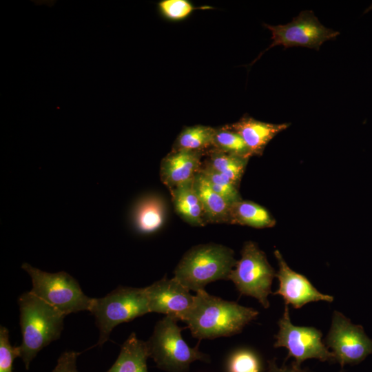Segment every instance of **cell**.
Wrapping results in <instances>:
<instances>
[{
    "label": "cell",
    "mask_w": 372,
    "mask_h": 372,
    "mask_svg": "<svg viewBox=\"0 0 372 372\" xmlns=\"http://www.w3.org/2000/svg\"><path fill=\"white\" fill-rule=\"evenodd\" d=\"M258 313L253 308L210 295L205 289L196 292L194 306L184 322L198 340L214 339L240 333Z\"/></svg>",
    "instance_id": "1"
},
{
    "label": "cell",
    "mask_w": 372,
    "mask_h": 372,
    "mask_svg": "<svg viewBox=\"0 0 372 372\" xmlns=\"http://www.w3.org/2000/svg\"><path fill=\"white\" fill-rule=\"evenodd\" d=\"M22 342L20 358L26 369L37 353L61 336L65 315L36 296L30 291L18 299Z\"/></svg>",
    "instance_id": "2"
},
{
    "label": "cell",
    "mask_w": 372,
    "mask_h": 372,
    "mask_svg": "<svg viewBox=\"0 0 372 372\" xmlns=\"http://www.w3.org/2000/svg\"><path fill=\"white\" fill-rule=\"evenodd\" d=\"M237 260L228 247L207 243L194 246L182 257L174 269V278L196 293L219 280H228Z\"/></svg>",
    "instance_id": "3"
},
{
    "label": "cell",
    "mask_w": 372,
    "mask_h": 372,
    "mask_svg": "<svg viewBox=\"0 0 372 372\" xmlns=\"http://www.w3.org/2000/svg\"><path fill=\"white\" fill-rule=\"evenodd\" d=\"M177 320L168 316L158 321L146 342L149 358L160 369L167 372H187L190 364L200 360L209 362V357L199 351L198 345L189 347L182 337Z\"/></svg>",
    "instance_id": "4"
},
{
    "label": "cell",
    "mask_w": 372,
    "mask_h": 372,
    "mask_svg": "<svg viewBox=\"0 0 372 372\" xmlns=\"http://www.w3.org/2000/svg\"><path fill=\"white\" fill-rule=\"evenodd\" d=\"M90 312L99 330L97 345L102 346L117 325L150 313L145 287L119 286L104 297L94 298Z\"/></svg>",
    "instance_id": "5"
},
{
    "label": "cell",
    "mask_w": 372,
    "mask_h": 372,
    "mask_svg": "<svg viewBox=\"0 0 372 372\" xmlns=\"http://www.w3.org/2000/svg\"><path fill=\"white\" fill-rule=\"evenodd\" d=\"M21 268L31 278L30 291L64 315L90 311L94 298L85 295L69 273L45 272L26 262Z\"/></svg>",
    "instance_id": "6"
},
{
    "label": "cell",
    "mask_w": 372,
    "mask_h": 372,
    "mask_svg": "<svg viewBox=\"0 0 372 372\" xmlns=\"http://www.w3.org/2000/svg\"><path fill=\"white\" fill-rule=\"evenodd\" d=\"M276 273L269 263L265 254L252 241L245 242L241 258L229 273L228 280L232 281L240 295L255 298L267 309L268 296Z\"/></svg>",
    "instance_id": "7"
},
{
    "label": "cell",
    "mask_w": 372,
    "mask_h": 372,
    "mask_svg": "<svg viewBox=\"0 0 372 372\" xmlns=\"http://www.w3.org/2000/svg\"><path fill=\"white\" fill-rule=\"evenodd\" d=\"M279 331L275 335L274 347H285L289 357L295 358V363L300 365L307 359L320 361L335 360L331 351L322 341V332L312 327L295 326L291 322L289 305L285 304L282 316L278 322Z\"/></svg>",
    "instance_id": "8"
},
{
    "label": "cell",
    "mask_w": 372,
    "mask_h": 372,
    "mask_svg": "<svg viewBox=\"0 0 372 372\" xmlns=\"http://www.w3.org/2000/svg\"><path fill=\"white\" fill-rule=\"evenodd\" d=\"M271 32V43L263 52L277 46L285 48L304 47L319 50L325 41L335 39L340 32L323 25L312 10L302 11L287 24H264Z\"/></svg>",
    "instance_id": "9"
},
{
    "label": "cell",
    "mask_w": 372,
    "mask_h": 372,
    "mask_svg": "<svg viewBox=\"0 0 372 372\" xmlns=\"http://www.w3.org/2000/svg\"><path fill=\"white\" fill-rule=\"evenodd\" d=\"M326 344L342 366L355 364L372 354V340L361 325L354 324L342 313L335 311Z\"/></svg>",
    "instance_id": "10"
},
{
    "label": "cell",
    "mask_w": 372,
    "mask_h": 372,
    "mask_svg": "<svg viewBox=\"0 0 372 372\" xmlns=\"http://www.w3.org/2000/svg\"><path fill=\"white\" fill-rule=\"evenodd\" d=\"M149 312L185 321L194 306L195 296L174 277H166L145 287Z\"/></svg>",
    "instance_id": "11"
},
{
    "label": "cell",
    "mask_w": 372,
    "mask_h": 372,
    "mask_svg": "<svg viewBox=\"0 0 372 372\" xmlns=\"http://www.w3.org/2000/svg\"><path fill=\"white\" fill-rule=\"evenodd\" d=\"M274 255L278 264L276 277L278 279L279 287L272 293L273 295L281 296L286 304H291L295 309H300L311 302L333 301L332 296L320 293L304 276L292 270L278 250L274 251Z\"/></svg>",
    "instance_id": "12"
},
{
    "label": "cell",
    "mask_w": 372,
    "mask_h": 372,
    "mask_svg": "<svg viewBox=\"0 0 372 372\" xmlns=\"http://www.w3.org/2000/svg\"><path fill=\"white\" fill-rule=\"evenodd\" d=\"M207 152L171 150L161 163L160 177L162 183L170 190L193 181L200 172L203 158Z\"/></svg>",
    "instance_id": "13"
},
{
    "label": "cell",
    "mask_w": 372,
    "mask_h": 372,
    "mask_svg": "<svg viewBox=\"0 0 372 372\" xmlns=\"http://www.w3.org/2000/svg\"><path fill=\"white\" fill-rule=\"evenodd\" d=\"M227 125L240 134L252 156H260L267 145L290 123H266L245 115L237 122Z\"/></svg>",
    "instance_id": "14"
},
{
    "label": "cell",
    "mask_w": 372,
    "mask_h": 372,
    "mask_svg": "<svg viewBox=\"0 0 372 372\" xmlns=\"http://www.w3.org/2000/svg\"><path fill=\"white\" fill-rule=\"evenodd\" d=\"M166 213V205L161 196L156 194L145 196L136 203L132 209V225L138 234H153L163 226Z\"/></svg>",
    "instance_id": "15"
},
{
    "label": "cell",
    "mask_w": 372,
    "mask_h": 372,
    "mask_svg": "<svg viewBox=\"0 0 372 372\" xmlns=\"http://www.w3.org/2000/svg\"><path fill=\"white\" fill-rule=\"evenodd\" d=\"M174 209L186 223L194 226L207 225L203 209L195 190L194 180L169 190Z\"/></svg>",
    "instance_id": "16"
},
{
    "label": "cell",
    "mask_w": 372,
    "mask_h": 372,
    "mask_svg": "<svg viewBox=\"0 0 372 372\" xmlns=\"http://www.w3.org/2000/svg\"><path fill=\"white\" fill-rule=\"evenodd\" d=\"M194 186L201 203L207 224H229L230 204L213 190L200 172L194 180Z\"/></svg>",
    "instance_id": "17"
},
{
    "label": "cell",
    "mask_w": 372,
    "mask_h": 372,
    "mask_svg": "<svg viewBox=\"0 0 372 372\" xmlns=\"http://www.w3.org/2000/svg\"><path fill=\"white\" fill-rule=\"evenodd\" d=\"M149 353L146 342L132 332L121 346L119 355L106 372H147Z\"/></svg>",
    "instance_id": "18"
},
{
    "label": "cell",
    "mask_w": 372,
    "mask_h": 372,
    "mask_svg": "<svg viewBox=\"0 0 372 372\" xmlns=\"http://www.w3.org/2000/svg\"><path fill=\"white\" fill-rule=\"evenodd\" d=\"M229 224L262 229L273 227L276 220L262 206L241 199L230 205Z\"/></svg>",
    "instance_id": "19"
},
{
    "label": "cell",
    "mask_w": 372,
    "mask_h": 372,
    "mask_svg": "<svg viewBox=\"0 0 372 372\" xmlns=\"http://www.w3.org/2000/svg\"><path fill=\"white\" fill-rule=\"evenodd\" d=\"M248 161L249 158L212 148L207 151L202 166L211 169L227 177L238 187Z\"/></svg>",
    "instance_id": "20"
},
{
    "label": "cell",
    "mask_w": 372,
    "mask_h": 372,
    "mask_svg": "<svg viewBox=\"0 0 372 372\" xmlns=\"http://www.w3.org/2000/svg\"><path fill=\"white\" fill-rule=\"evenodd\" d=\"M216 128L202 125L184 127L176 138L172 150L207 152L214 147Z\"/></svg>",
    "instance_id": "21"
},
{
    "label": "cell",
    "mask_w": 372,
    "mask_h": 372,
    "mask_svg": "<svg viewBox=\"0 0 372 372\" xmlns=\"http://www.w3.org/2000/svg\"><path fill=\"white\" fill-rule=\"evenodd\" d=\"M213 148L245 158L252 156L242 138L228 125L216 128Z\"/></svg>",
    "instance_id": "22"
},
{
    "label": "cell",
    "mask_w": 372,
    "mask_h": 372,
    "mask_svg": "<svg viewBox=\"0 0 372 372\" xmlns=\"http://www.w3.org/2000/svg\"><path fill=\"white\" fill-rule=\"evenodd\" d=\"M199 172L207 179L213 190L230 205L242 199L238 187L227 177L204 166H201Z\"/></svg>",
    "instance_id": "23"
},
{
    "label": "cell",
    "mask_w": 372,
    "mask_h": 372,
    "mask_svg": "<svg viewBox=\"0 0 372 372\" xmlns=\"http://www.w3.org/2000/svg\"><path fill=\"white\" fill-rule=\"evenodd\" d=\"M262 369L258 354L247 349L234 351L227 362V372H262Z\"/></svg>",
    "instance_id": "24"
},
{
    "label": "cell",
    "mask_w": 372,
    "mask_h": 372,
    "mask_svg": "<svg viewBox=\"0 0 372 372\" xmlns=\"http://www.w3.org/2000/svg\"><path fill=\"white\" fill-rule=\"evenodd\" d=\"M160 14L165 19L177 21L187 18L197 9H208L211 7H195L187 0H161L157 3Z\"/></svg>",
    "instance_id": "25"
},
{
    "label": "cell",
    "mask_w": 372,
    "mask_h": 372,
    "mask_svg": "<svg viewBox=\"0 0 372 372\" xmlns=\"http://www.w3.org/2000/svg\"><path fill=\"white\" fill-rule=\"evenodd\" d=\"M20 358L19 347H12L10 342L8 329L0 327V372H12L14 359Z\"/></svg>",
    "instance_id": "26"
},
{
    "label": "cell",
    "mask_w": 372,
    "mask_h": 372,
    "mask_svg": "<svg viewBox=\"0 0 372 372\" xmlns=\"http://www.w3.org/2000/svg\"><path fill=\"white\" fill-rule=\"evenodd\" d=\"M79 354V352L72 351L63 353L59 358L57 364L52 372H78L76 360Z\"/></svg>",
    "instance_id": "27"
},
{
    "label": "cell",
    "mask_w": 372,
    "mask_h": 372,
    "mask_svg": "<svg viewBox=\"0 0 372 372\" xmlns=\"http://www.w3.org/2000/svg\"><path fill=\"white\" fill-rule=\"evenodd\" d=\"M293 362L291 366L285 367H278L276 363L275 359H273L268 362V369L267 372H307L302 370L300 366Z\"/></svg>",
    "instance_id": "28"
},
{
    "label": "cell",
    "mask_w": 372,
    "mask_h": 372,
    "mask_svg": "<svg viewBox=\"0 0 372 372\" xmlns=\"http://www.w3.org/2000/svg\"><path fill=\"white\" fill-rule=\"evenodd\" d=\"M342 372V371H341Z\"/></svg>",
    "instance_id": "29"
}]
</instances>
